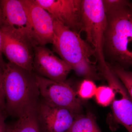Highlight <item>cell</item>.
Listing matches in <instances>:
<instances>
[{
    "mask_svg": "<svg viewBox=\"0 0 132 132\" xmlns=\"http://www.w3.org/2000/svg\"><path fill=\"white\" fill-rule=\"evenodd\" d=\"M3 87L6 114L19 119L37 109L41 96L34 73L6 63Z\"/></svg>",
    "mask_w": 132,
    "mask_h": 132,
    "instance_id": "cell-1",
    "label": "cell"
},
{
    "mask_svg": "<svg viewBox=\"0 0 132 132\" xmlns=\"http://www.w3.org/2000/svg\"><path fill=\"white\" fill-rule=\"evenodd\" d=\"M53 48L77 75L86 79L99 80L98 69L91 58H96L94 49L81 37L54 19Z\"/></svg>",
    "mask_w": 132,
    "mask_h": 132,
    "instance_id": "cell-2",
    "label": "cell"
},
{
    "mask_svg": "<svg viewBox=\"0 0 132 132\" xmlns=\"http://www.w3.org/2000/svg\"><path fill=\"white\" fill-rule=\"evenodd\" d=\"M129 5L106 12L104 52L123 68L132 67V21Z\"/></svg>",
    "mask_w": 132,
    "mask_h": 132,
    "instance_id": "cell-3",
    "label": "cell"
},
{
    "mask_svg": "<svg viewBox=\"0 0 132 132\" xmlns=\"http://www.w3.org/2000/svg\"><path fill=\"white\" fill-rule=\"evenodd\" d=\"M106 24V15L102 0H83L82 32L85 33L86 41L96 52L99 67L107 64L104 52Z\"/></svg>",
    "mask_w": 132,
    "mask_h": 132,
    "instance_id": "cell-4",
    "label": "cell"
},
{
    "mask_svg": "<svg viewBox=\"0 0 132 132\" xmlns=\"http://www.w3.org/2000/svg\"><path fill=\"white\" fill-rule=\"evenodd\" d=\"M35 74L40 96L45 101L55 106L81 114L82 102L68 82L51 80Z\"/></svg>",
    "mask_w": 132,
    "mask_h": 132,
    "instance_id": "cell-5",
    "label": "cell"
},
{
    "mask_svg": "<svg viewBox=\"0 0 132 132\" xmlns=\"http://www.w3.org/2000/svg\"><path fill=\"white\" fill-rule=\"evenodd\" d=\"M0 28L19 36L34 47L38 46L21 0H0Z\"/></svg>",
    "mask_w": 132,
    "mask_h": 132,
    "instance_id": "cell-6",
    "label": "cell"
},
{
    "mask_svg": "<svg viewBox=\"0 0 132 132\" xmlns=\"http://www.w3.org/2000/svg\"><path fill=\"white\" fill-rule=\"evenodd\" d=\"M99 69L113 93L111 105L116 121L132 132V100L129 93L108 64Z\"/></svg>",
    "mask_w": 132,
    "mask_h": 132,
    "instance_id": "cell-7",
    "label": "cell"
},
{
    "mask_svg": "<svg viewBox=\"0 0 132 132\" xmlns=\"http://www.w3.org/2000/svg\"><path fill=\"white\" fill-rule=\"evenodd\" d=\"M54 19L78 34L82 32L83 0H34Z\"/></svg>",
    "mask_w": 132,
    "mask_h": 132,
    "instance_id": "cell-8",
    "label": "cell"
},
{
    "mask_svg": "<svg viewBox=\"0 0 132 132\" xmlns=\"http://www.w3.org/2000/svg\"><path fill=\"white\" fill-rule=\"evenodd\" d=\"M40 132H67L77 114L40 100L36 110Z\"/></svg>",
    "mask_w": 132,
    "mask_h": 132,
    "instance_id": "cell-9",
    "label": "cell"
},
{
    "mask_svg": "<svg viewBox=\"0 0 132 132\" xmlns=\"http://www.w3.org/2000/svg\"><path fill=\"white\" fill-rule=\"evenodd\" d=\"M26 9L33 38L37 46L52 44L54 19L34 0H21Z\"/></svg>",
    "mask_w": 132,
    "mask_h": 132,
    "instance_id": "cell-10",
    "label": "cell"
},
{
    "mask_svg": "<svg viewBox=\"0 0 132 132\" xmlns=\"http://www.w3.org/2000/svg\"><path fill=\"white\" fill-rule=\"evenodd\" d=\"M71 70L67 62L46 46L35 47L34 72L36 74L51 80L65 81Z\"/></svg>",
    "mask_w": 132,
    "mask_h": 132,
    "instance_id": "cell-11",
    "label": "cell"
},
{
    "mask_svg": "<svg viewBox=\"0 0 132 132\" xmlns=\"http://www.w3.org/2000/svg\"><path fill=\"white\" fill-rule=\"evenodd\" d=\"M3 54L9 62L34 72V47L13 33L1 30Z\"/></svg>",
    "mask_w": 132,
    "mask_h": 132,
    "instance_id": "cell-12",
    "label": "cell"
},
{
    "mask_svg": "<svg viewBox=\"0 0 132 132\" xmlns=\"http://www.w3.org/2000/svg\"><path fill=\"white\" fill-rule=\"evenodd\" d=\"M67 132H102L92 112L78 114Z\"/></svg>",
    "mask_w": 132,
    "mask_h": 132,
    "instance_id": "cell-13",
    "label": "cell"
},
{
    "mask_svg": "<svg viewBox=\"0 0 132 132\" xmlns=\"http://www.w3.org/2000/svg\"><path fill=\"white\" fill-rule=\"evenodd\" d=\"M36 110L21 118L12 127L7 126L9 132H40L37 119Z\"/></svg>",
    "mask_w": 132,
    "mask_h": 132,
    "instance_id": "cell-14",
    "label": "cell"
},
{
    "mask_svg": "<svg viewBox=\"0 0 132 132\" xmlns=\"http://www.w3.org/2000/svg\"><path fill=\"white\" fill-rule=\"evenodd\" d=\"M111 70L120 80L126 88L132 100V72L117 65H109Z\"/></svg>",
    "mask_w": 132,
    "mask_h": 132,
    "instance_id": "cell-15",
    "label": "cell"
},
{
    "mask_svg": "<svg viewBox=\"0 0 132 132\" xmlns=\"http://www.w3.org/2000/svg\"><path fill=\"white\" fill-rule=\"evenodd\" d=\"M95 95L98 104L102 106H106L112 103L113 94L109 86H102L97 88Z\"/></svg>",
    "mask_w": 132,
    "mask_h": 132,
    "instance_id": "cell-16",
    "label": "cell"
},
{
    "mask_svg": "<svg viewBox=\"0 0 132 132\" xmlns=\"http://www.w3.org/2000/svg\"><path fill=\"white\" fill-rule=\"evenodd\" d=\"M97 88L93 81L85 79L80 85L77 94L81 98L90 99L95 95Z\"/></svg>",
    "mask_w": 132,
    "mask_h": 132,
    "instance_id": "cell-17",
    "label": "cell"
},
{
    "mask_svg": "<svg viewBox=\"0 0 132 132\" xmlns=\"http://www.w3.org/2000/svg\"><path fill=\"white\" fill-rule=\"evenodd\" d=\"M102 2L105 13L127 6L131 3L129 1L126 0H103Z\"/></svg>",
    "mask_w": 132,
    "mask_h": 132,
    "instance_id": "cell-18",
    "label": "cell"
},
{
    "mask_svg": "<svg viewBox=\"0 0 132 132\" xmlns=\"http://www.w3.org/2000/svg\"><path fill=\"white\" fill-rule=\"evenodd\" d=\"M5 65V64L2 65L0 64V111L6 114V104L3 87V75Z\"/></svg>",
    "mask_w": 132,
    "mask_h": 132,
    "instance_id": "cell-19",
    "label": "cell"
},
{
    "mask_svg": "<svg viewBox=\"0 0 132 132\" xmlns=\"http://www.w3.org/2000/svg\"><path fill=\"white\" fill-rule=\"evenodd\" d=\"M6 114L0 111V132H6L7 126L5 123Z\"/></svg>",
    "mask_w": 132,
    "mask_h": 132,
    "instance_id": "cell-20",
    "label": "cell"
},
{
    "mask_svg": "<svg viewBox=\"0 0 132 132\" xmlns=\"http://www.w3.org/2000/svg\"><path fill=\"white\" fill-rule=\"evenodd\" d=\"M2 47V36L1 30L0 28V64L2 65H5L6 63L3 60V58Z\"/></svg>",
    "mask_w": 132,
    "mask_h": 132,
    "instance_id": "cell-21",
    "label": "cell"
},
{
    "mask_svg": "<svg viewBox=\"0 0 132 132\" xmlns=\"http://www.w3.org/2000/svg\"><path fill=\"white\" fill-rule=\"evenodd\" d=\"M130 14H131V18L132 21V3H131L130 6Z\"/></svg>",
    "mask_w": 132,
    "mask_h": 132,
    "instance_id": "cell-22",
    "label": "cell"
},
{
    "mask_svg": "<svg viewBox=\"0 0 132 132\" xmlns=\"http://www.w3.org/2000/svg\"><path fill=\"white\" fill-rule=\"evenodd\" d=\"M6 132H9L8 131H7V129H6Z\"/></svg>",
    "mask_w": 132,
    "mask_h": 132,
    "instance_id": "cell-23",
    "label": "cell"
}]
</instances>
